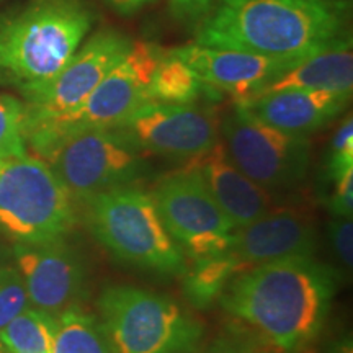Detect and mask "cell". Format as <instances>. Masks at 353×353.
Wrapping results in <instances>:
<instances>
[{"label": "cell", "instance_id": "obj_17", "mask_svg": "<svg viewBox=\"0 0 353 353\" xmlns=\"http://www.w3.org/2000/svg\"><path fill=\"white\" fill-rule=\"evenodd\" d=\"M185 165L200 175L234 229L244 228L273 210L272 195L234 165L221 138L208 152L185 162Z\"/></svg>", "mask_w": 353, "mask_h": 353}, {"label": "cell", "instance_id": "obj_12", "mask_svg": "<svg viewBox=\"0 0 353 353\" xmlns=\"http://www.w3.org/2000/svg\"><path fill=\"white\" fill-rule=\"evenodd\" d=\"M114 130L143 154L188 162L219 141V125L211 110L196 103L141 105Z\"/></svg>", "mask_w": 353, "mask_h": 353}, {"label": "cell", "instance_id": "obj_33", "mask_svg": "<svg viewBox=\"0 0 353 353\" xmlns=\"http://www.w3.org/2000/svg\"><path fill=\"white\" fill-rule=\"evenodd\" d=\"M0 259H2V250H0Z\"/></svg>", "mask_w": 353, "mask_h": 353}, {"label": "cell", "instance_id": "obj_9", "mask_svg": "<svg viewBox=\"0 0 353 353\" xmlns=\"http://www.w3.org/2000/svg\"><path fill=\"white\" fill-rule=\"evenodd\" d=\"M162 51L151 43H132L126 56L110 70L76 112L61 120L26 130L25 144L32 148L34 157L65 131L76 128H114L136 108L151 101L149 85Z\"/></svg>", "mask_w": 353, "mask_h": 353}, {"label": "cell", "instance_id": "obj_26", "mask_svg": "<svg viewBox=\"0 0 353 353\" xmlns=\"http://www.w3.org/2000/svg\"><path fill=\"white\" fill-rule=\"evenodd\" d=\"M353 170V121L352 117L335 131L327 156V176L330 182Z\"/></svg>", "mask_w": 353, "mask_h": 353}, {"label": "cell", "instance_id": "obj_19", "mask_svg": "<svg viewBox=\"0 0 353 353\" xmlns=\"http://www.w3.org/2000/svg\"><path fill=\"white\" fill-rule=\"evenodd\" d=\"M52 353H117L103 322L81 304L56 316Z\"/></svg>", "mask_w": 353, "mask_h": 353}, {"label": "cell", "instance_id": "obj_4", "mask_svg": "<svg viewBox=\"0 0 353 353\" xmlns=\"http://www.w3.org/2000/svg\"><path fill=\"white\" fill-rule=\"evenodd\" d=\"M95 239L121 262L161 275H183L187 257L162 223L151 193L125 187L85 201Z\"/></svg>", "mask_w": 353, "mask_h": 353}, {"label": "cell", "instance_id": "obj_32", "mask_svg": "<svg viewBox=\"0 0 353 353\" xmlns=\"http://www.w3.org/2000/svg\"><path fill=\"white\" fill-rule=\"evenodd\" d=\"M2 164H3V161H0V167H2Z\"/></svg>", "mask_w": 353, "mask_h": 353}, {"label": "cell", "instance_id": "obj_1", "mask_svg": "<svg viewBox=\"0 0 353 353\" xmlns=\"http://www.w3.org/2000/svg\"><path fill=\"white\" fill-rule=\"evenodd\" d=\"M339 285L337 268L314 255L291 257L237 273L219 303L265 345L299 353L324 329Z\"/></svg>", "mask_w": 353, "mask_h": 353}, {"label": "cell", "instance_id": "obj_31", "mask_svg": "<svg viewBox=\"0 0 353 353\" xmlns=\"http://www.w3.org/2000/svg\"><path fill=\"white\" fill-rule=\"evenodd\" d=\"M255 353H281V352H278V350H275V348L265 345V347H262V348H260V350H257Z\"/></svg>", "mask_w": 353, "mask_h": 353}, {"label": "cell", "instance_id": "obj_28", "mask_svg": "<svg viewBox=\"0 0 353 353\" xmlns=\"http://www.w3.org/2000/svg\"><path fill=\"white\" fill-rule=\"evenodd\" d=\"M332 195L329 198V210L339 218H352L353 211V170L339 176L332 182Z\"/></svg>", "mask_w": 353, "mask_h": 353}, {"label": "cell", "instance_id": "obj_25", "mask_svg": "<svg viewBox=\"0 0 353 353\" xmlns=\"http://www.w3.org/2000/svg\"><path fill=\"white\" fill-rule=\"evenodd\" d=\"M262 347L265 343L254 330L242 325H229L213 341L205 343L198 353H255Z\"/></svg>", "mask_w": 353, "mask_h": 353}, {"label": "cell", "instance_id": "obj_6", "mask_svg": "<svg viewBox=\"0 0 353 353\" xmlns=\"http://www.w3.org/2000/svg\"><path fill=\"white\" fill-rule=\"evenodd\" d=\"M77 224L74 198L41 159L25 154L0 167V231L15 244L63 241Z\"/></svg>", "mask_w": 353, "mask_h": 353}, {"label": "cell", "instance_id": "obj_30", "mask_svg": "<svg viewBox=\"0 0 353 353\" xmlns=\"http://www.w3.org/2000/svg\"><path fill=\"white\" fill-rule=\"evenodd\" d=\"M114 12H118L123 17H131L139 10H143L144 7H148L149 3L156 2V0H105Z\"/></svg>", "mask_w": 353, "mask_h": 353}, {"label": "cell", "instance_id": "obj_5", "mask_svg": "<svg viewBox=\"0 0 353 353\" xmlns=\"http://www.w3.org/2000/svg\"><path fill=\"white\" fill-rule=\"evenodd\" d=\"M97 304L117 353H198L205 345V324L167 294L113 285Z\"/></svg>", "mask_w": 353, "mask_h": 353}, {"label": "cell", "instance_id": "obj_14", "mask_svg": "<svg viewBox=\"0 0 353 353\" xmlns=\"http://www.w3.org/2000/svg\"><path fill=\"white\" fill-rule=\"evenodd\" d=\"M203 83L216 92H226L236 101L255 97L268 83L301 59H280L254 52L211 48L193 43L172 50Z\"/></svg>", "mask_w": 353, "mask_h": 353}, {"label": "cell", "instance_id": "obj_15", "mask_svg": "<svg viewBox=\"0 0 353 353\" xmlns=\"http://www.w3.org/2000/svg\"><path fill=\"white\" fill-rule=\"evenodd\" d=\"M229 252L242 272L291 257H312L317 231L311 218L296 210H276L244 228L234 229Z\"/></svg>", "mask_w": 353, "mask_h": 353}, {"label": "cell", "instance_id": "obj_10", "mask_svg": "<svg viewBox=\"0 0 353 353\" xmlns=\"http://www.w3.org/2000/svg\"><path fill=\"white\" fill-rule=\"evenodd\" d=\"M151 196L170 237L185 257L198 260L229 249L234 226L190 167L162 176Z\"/></svg>", "mask_w": 353, "mask_h": 353}, {"label": "cell", "instance_id": "obj_16", "mask_svg": "<svg viewBox=\"0 0 353 353\" xmlns=\"http://www.w3.org/2000/svg\"><path fill=\"white\" fill-rule=\"evenodd\" d=\"M348 94L332 90L263 92L239 103L260 121L294 136H309L327 126L347 108Z\"/></svg>", "mask_w": 353, "mask_h": 353}, {"label": "cell", "instance_id": "obj_7", "mask_svg": "<svg viewBox=\"0 0 353 353\" xmlns=\"http://www.w3.org/2000/svg\"><path fill=\"white\" fill-rule=\"evenodd\" d=\"M74 201L134 187L148 172L144 154L114 128H76L39 154Z\"/></svg>", "mask_w": 353, "mask_h": 353}, {"label": "cell", "instance_id": "obj_29", "mask_svg": "<svg viewBox=\"0 0 353 353\" xmlns=\"http://www.w3.org/2000/svg\"><path fill=\"white\" fill-rule=\"evenodd\" d=\"M214 0H169L172 15L183 23L198 26L208 15Z\"/></svg>", "mask_w": 353, "mask_h": 353}, {"label": "cell", "instance_id": "obj_11", "mask_svg": "<svg viewBox=\"0 0 353 353\" xmlns=\"http://www.w3.org/2000/svg\"><path fill=\"white\" fill-rule=\"evenodd\" d=\"M131 46V39L114 30H103L82 43L57 76L23 95V132L76 112Z\"/></svg>", "mask_w": 353, "mask_h": 353}, {"label": "cell", "instance_id": "obj_24", "mask_svg": "<svg viewBox=\"0 0 353 353\" xmlns=\"http://www.w3.org/2000/svg\"><path fill=\"white\" fill-rule=\"evenodd\" d=\"M28 307L30 299L19 270L0 265V330Z\"/></svg>", "mask_w": 353, "mask_h": 353}, {"label": "cell", "instance_id": "obj_23", "mask_svg": "<svg viewBox=\"0 0 353 353\" xmlns=\"http://www.w3.org/2000/svg\"><path fill=\"white\" fill-rule=\"evenodd\" d=\"M23 103L13 97L0 95V161L25 156Z\"/></svg>", "mask_w": 353, "mask_h": 353}, {"label": "cell", "instance_id": "obj_18", "mask_svg": "<svg viewBox=\"0 0 353 353\" xmlns=\"http://www.w3.org/2000/svg\"><path fill=\"white\" fill-rule=\"evenodd\" d=\"M332 90L352 95L353 52L352 38L347 37L335 44L298 61L293 68L280 74L263 92L288 90ZM259 95V94H257Z\"/></svg>", "mask_w": 353, "mask_h": 353}, {"label": "cell", "instance_id": "obj_27", "mask_svg": "<svg viewBox=\"0 0 353 353\" xmlns=\"http://www.w3.org/2000/svg\"><path fill=\"white\" fill-rule=\"evenodd\" d=\"M329 241L332 250L343 268L352 270L353 265V223L352 218H339L329 223Z\"/></svg>", "mask_w": 353, "mask_h": 353}, {"label": "cell", "instance_id": "obj_20", "mask_svg": "<svg viewBox=\"0 0 353 353\" xmlns=\"http://www.w3.org/2000/svg\"><path fill=\"white\" fill-rule=\"evenodd\" d=\"M193 262L195 265H192L183 273V293L190 306L200 311L214 304L216 299L221 298V294L231 283L232 278L242 272L239 262L229 250L193 260Z\"/></svg>", "mask_w": 353, "mask_h": 353}, {"label": "cell", "instance_id": "obj_13", "mask_svg": "<svg viewBox=\"0 0 353 353\" xmlns=\"http://www.w3.org/2000/svg\"><path fill=\"white\" fill-rule=\"evenodd\" d=\"M30 304L57 316L87 294V267L65 241L13 245Z\"/></svg>", "mask_w": 353, "mask_h": 353}, {"label": "cell", "instance_id": "obj_3", "mask_svg": "<svg viewBox=\"0 0 353 353\" xmlns=\"http://www.w3.org/2000/svg\"><path fill=\"white\" fill-rule=\"evenodd\" d=\"M85 0H30L0 15V83L21 95L63 70L90 32Z\"/></svg>", "mask_w": 353, "mask_h": 353}, {"label": "cell", "instance_id": "obj_21", "mask_svg": "<svg viewBox=\"0 0 353 353\" xmlns=\"http://www.w3.org/2000/svg\"><path fill=\"white\" fill-rule=\"evenodd\" d=\"M213 92L216 90L203 83L200 77L174 51H162L149 85L151 101L196 103V100H200L203 95Z\"/></svg>", "mask_w": 353, "mask_h": 353}, {"label": "cell", "instance_id": "obj_22", "mask_svg": "<svg viewBox=\"0 0 353 353\" xmlns=\"http://www.w3.org/2000/svg\"><path fill=\"white\" fill-rule=\"evenodd\" d=\"M56 316L38 307L25 309L0 330L6 353H52Z\"/></svg>", "mask_w": 353, "mask_h": 353}, {"label": "cell", "instance_id": "obj_8", "mask_svg": "<svg viewBox=\"0 0 353 353\" xmlns=\"http://www.w3.org/2000/svg\"><path fill=\"white\" fill-rule=\"evenodd\" d=\"M228 156L268 195L291 192L306 180L311 141L276 130L236 101L219 126Z\"/></svg>", "mask_w": 353, "mask_h": 353}, {"label": "cell", "instance_id": "obj_2", "mask_svg": "<svg viewBox=\"0 0 353 353\" xmlns=\"http://www.w3.org/2000/svg\"><path fill=\"white\" fill-rule=\"evenodd\" d=\"M348 20L347 0H214L195 43L304 59L350 37Z\"/></svg>", "mask_w": 353, "mask_h": 353}]
</instances>
